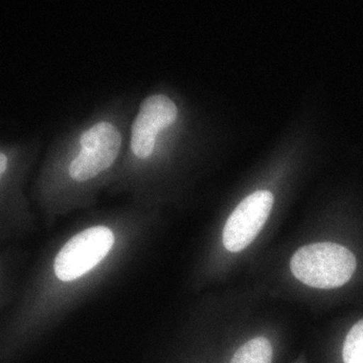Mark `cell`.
<instances>
[{
  "label": "cell",
  "instance_id": "cell-5",
  "mask_svg": "<svg viewBox=\"0 0 363 363\" xmlns=\"http://www.w3.org/2000/svg\"><path fill=\"white\" fill-rule=\"evenodd\" d=\"M177 106L166 95L148 96L141 103L132 127L130 146L138 157L147 158L153 152L156 136L177 118Z\"/></svg>",
  "mask_w": 363,
  "mask_h": 363
},
{
  "label": "cell",
  "instance_id": "cell-2",
  "mask_svg": "<svg viewBox=\"0 0 363 363\" xmlns=\"http://www.w3.org/2000/svg\"><path fill=\"white\" fill-rule=\"evenodd\" d=\"M115 243L113 231L94 226L73 236L55 259V276L62 281H73L98 266Z\"/></svg>",
  "mask_w": 363,
  "mask_h": 363
},
{
  "label": "cell",
  "instance_id": "cell-7",
  "mask_svg": "<svg viewBox=\"0 0 363 363\" xmlns=\"http://www.w3.org/2000/svg\"><path fill=\"white\" fill-rule=\"evenodd\" d=\"M345 363H363V319L350 329L342 347Z\"/></svg>",
  "mask_w": 363,
  "mask_h": 363
},
{
  "label": "cell",
  "instance_id": "cell-1",
  "mask_svg": "<svg viewBox=\"0 0 363 363\" xmlns=\"http://www.w3.org/2000/svg\"><path fill=\"white\" fill-rule=\"evenodd\" d=\"M355 269L354 255L345 247L331 242L301 247L291 259L292 274L314 289L342 286L354 276Z\"/></svg>",
  "mask_w": 363,
  "mask_h": 363
},
{
  "label": "cell",
  "instance_id": "cell-4",
  "mask_svg": "<svg viewBox=\"0 0 363 363\" xmlns=\"http://www.w3.org/2000/svg\"><path fill=\"white\" fill-rule=\"evenodd\" d=\"M269 191H255L244 199L227 219L223 233V245L233 253L243 251L258 236L274 206Z\"/></svg>",
  "mask_w": 363,
  "mask_h": 363
},
{
  "label": "cell",
  "instance_id": "cell-3",
  "mask_svg": "<svg viewBox=\"0 0 363 363\" xmlns=\"http://www.w3.org/2000/svg\"><path fill=\"white\" fill-rule=\"evenodd\" d=\"M121 143L120 133L112 123H96L80 138L82 150L70 164V176L79 182L94 178L112 165L120 151Z\"/></svg>",
  "mask_w": 363,
  "mask_h": 363
},
{
  "label": "cell",
  "instance_id": "cell-6",
  "mask_svg": "<svg viewBox=\"0 0 363 363\" xmlns=\"http://www.w3.org/2000/svg\"><path fill=\"white\" fill-rule=\"evenodd\" d=\"M272 347L264 337H255L242 345L230 363H272Z\"/></svg>",
  "mask_w": 363,
  "mask_h": 363
},
{
  "label": "cell",
  "instance_id": "cell-8",
  "mask_svg": "<svg viewBox=\"0 0 363 363\" xmlns=\"http://www.w3.org/2000/svg\"><path fill=\"white\" fill-rule=\"evenodd\" d=\"M7 158L4 152L0 153V175H4L5 170H6Z\"/></svg>",
  "mask_w": 363,
  "mask_h": 363
}]
</instances>
